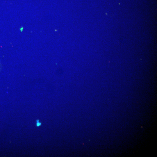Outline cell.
<instances>
[{"instance_id": "cell-2", "label": "cell", "mask_w": 157, "mask_h": 157, "mask_svg": "<svg viewBox=\"0 0 157 157\" xmlns=\"http://www.w3.org/2000/svg\"><path fill=\"white\" fill-rule=\"evenodd\" d=\"M23 27H22L20 28V30L21 32H22L23 30Z\"/></svg>"}, {"instance_id": "cell-1", "label": "cell", "mask_w": 157, "mask_h": 157, "mask_svg": "<svg viewBox=\"0 0 157 157\" xmlns=\"http://www.w3.org/2000/svg\"><path fill=\"white\" fill-rule=\"evenodd\" d=\"M41 124L40 123H39L38 122L37 123V126H39Z\"/></svg>"}]
</instances>
